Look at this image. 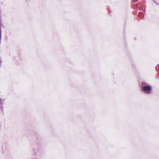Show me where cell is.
I'll use <instances>...</instances> for the list:
<instances>
[{"label":"cell","mask_w":159,"mask_h":159,"mask_svg":"<svg viewBox=\"0 0 159 159\" xmlns=\"http://www.w3.org/2000/svg\"><path fill=\"white\" fill-rule=\"evenodd\" d=\"M0 38H1V32H0Z\"/></svg>","instance_id":"2"},{"label":"cell","mask_w":159,"mask_h":159,"mask_svg":"<svg viewBox=\"0 0 159 159\" xmlns=\"http://www.w3.org/2000/svg\"><path fill=\"white\" fill-rule=\"evenodd\" d=\"M151 90V87H149V86H146V87H143V90L146 93H150Z\"/></svg>","instance_id":"1"}]
</instances>
